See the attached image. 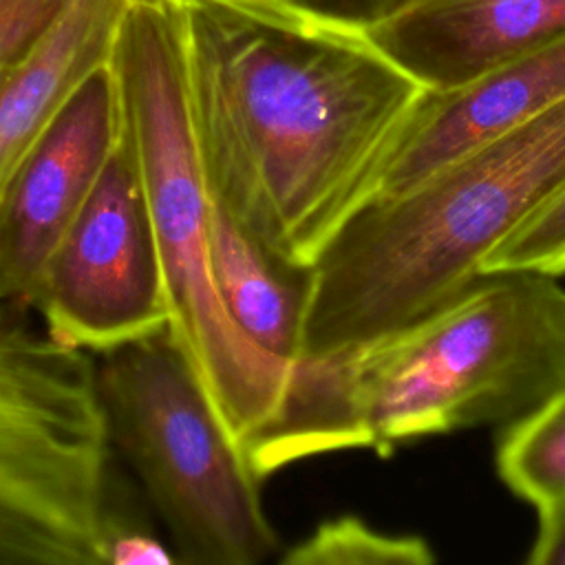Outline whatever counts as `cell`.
I'll return each instance as SVG.
<instances>
[{
  "mask_svg": "<svg viewBox=\"0 0 565 565\" xmlns=\"http://www.w3.org/2000/svg\"><path fill=\"white\" fill-rule=\"evenodd\" d=\"M210 199L278 256L313 267L375 196L422 86L360 26L285 0H177Z\"/></svg>",
  "mask_w": 565,
  "mask_h": 565,
  "instance_id": "1",
  "label": "cell"
},
{
  "mask_svg": "<svg viewBox=\"0 0 565 565\" xmlns=\"http://www.w3.org/2000/svg\"><path fill=\"white\" fill-rule=\"evenodd\" d=\"M565 386V285L541 271L479 276L384 335L289 371L274 419L245 446L263 481L324 452L508 426Z\"/></svg>",
  "mask_w": 565,
  "mask_h": 565,
  "instance_id": "2",
  "label": "cell"
},
{
  "mask_svg": "<svg viewBox=\"0 0 565 565\" xmlns=\"http://www.w3.org/2000/svg\"><path fill=\"white\" fill-rule=\"evenodd\" d=\"M563 190L565 95L413 188L369 199L313 263L302 358L384 335L446 305Z\"/></svg>",
  "mask_w": 565,
  "mask_h": 565,
  "instance_id": "3",
  "label": "cell"
},
{
  "mask_svg": "<svg viewBox=\"0 0 565 565\" xmlns=\"http://www.w3.org/2000/svg\"><path fill=\"white\" fill-rule=\"evenodd\" d=\"M108 66L159 256L168 338L245 450L278 413L291 366L260 353L214 289L210 192L192 126L181 4L126 0Z\"/></svg>",
  "mask_w": 565,
  "mask_h": 565,
  "instance_id": "4",
  "label": "cell"
},
{
  "mask_svg": "<svg viewBox=\"0 0 565 565\" xmlns=\"http://www.w3.org/2000/svg\"><path fill=\"white\" fill-rule=\"evenodd\" d=\"M110 450L141 483L177 563L256 565L278 547L260 479L168 331L95 355Z\"/></svg>",
  "mask_w": 565,
  "mask_h": 565,
  "instance_id": "5",
  "label": "cell"
},
{
  "mask_svg": "<svg viewBox=\"0 0 565 565\" xmlns=\"http://www.w3.org/2000/svg\"><path fill=\"white\" fill-rule=\"evenodd\" d=\"M113 450L95 358L7 318L0 307V501L106 565Z\"/></svg>",
  "mask_w": 565,
  "mask_h": 565,
  "instance_id": "6",
  "label": "cell"
},
{
  "mask_svg": "<svg viewBox=\"0 0 565 565\" xmlns=\"http://www.w3.org/2000/svg\"><path fill=\"white\" fill-rule=\"evenodd\" d=\"M29 309L49 338L93 358L166 329L159 256L121 126L90 196L46 258Z\"/></svg>",
  "mask_w": 565,
  "mask_h": 565,
  "instance_id": "7",
  "label": "cell"
},
{
  "mask_svg": "<svg viewBox=\"0 0 565 565\" xmlns=\"http://www.w3.org/2000/svg\"><path fill=\"white\" fill-rule=\"evenodd\" d=\"M119 132L108 60L71 93L0 199V302L29 309L57 241L90 196Z\"/></svg>",
  "mask_w": 565,
  "mask_h": 565,
  "instance_id": "8",
  "label": "cell"
},
{
  "mask_svg": "<svg viewBox=\"0 0 565 565\" xmlns=\"http://www.w3.org/2000/svg\"><path fill=\"white\" fill-rule=\"evenodd\" d=\"M422 88H452L565 38V0H397L360 26Z\"/></svg>",
  "mask_w": 565,
  "mask_h": 565,
  "instance_id": "9",
  "label": "cell"
},
{
  "mask_svg": "<svg viewBox=\"0 0 565 565\" xmlns=\"http://www.w3.org/2000/svg\"><path fill=\"white\" fill-rule=\"evenodd\" d=\"M565 95V38L452 88H424L382 170L375 196L399 194Z\"/></svg>",
  "mask_w": 565,
  "mask_h": 565,
  "instance_id": "10",
  "label": "cell"
},
{
  "mask_svg": "<svg viewBox=\"0 0 565 565\" xmlns=\"http://www.w3.org/2000/svg\"><path fill=\"white\" fill-rule=\"evenodd\" d=\"M124 4L73 0L20 60L0 71V199L71 93L108 60Z\"/></svg>",
  "mask_w": 565,
  "mask_h": 565,
  "instance_id": "11",
  "label": "cell"
},
{
  "mask_svg": "<svg viewBox=\"0 0 565 565\" xmlns=\"http://www.w3.org/2000/svg\"><path fill=\"white\" fill-rule=\"evenodd\" d=\"M210 271L234 327L267 358L294 366L302 358L313 267L291 263L210 199Z\"/></svg>",
  "mask_w": 565,
  "mask_h": 565,
  "instance_id": "12",
  "label": "cell"
},
{
  "mask_svg": "<svg viewBox=\"0 0 565 565\" xmlns=\"http://www.w3.org/2000/svg\"><path fill=\"white\" fill-rule=\"evenodd\" d=\"M494 463L501 481L536 516L565 508V386L503 426Z\"/></svg>",
  "mask_w": 565,
  "mask_h": 565,
  "instance_id": "13",
  "label": "cell"
},
{
  "mask_svg": "<svg viewBox=\"0 0 565 565\" xmlns=\"http://www.w3.org/2000/svg\"><path fill=\"white\" fill-rule=\"evenodd\" d=\"M280 561L287 565H428L435 552L422 536L386 534L358 516H338L320 523Z\"/></svg>",
  "mask_w": 565,
  "mask_h": 565,
  "instance_id": "14",
  "label": "cell"
},
{
  "mask_svg": "<svg viewBox=\"0 0 565 565\" xmlns=\"http://www.w3.org/2000/svg\"><path fill=\"white\" fill-rule=\"evenodd\" d=\"M519 269L565 274V190L521 223L481 263V276Z\"/></svg>",
  "mask_w": 565,
  "mask_h": 565,
  "instance_id": "15",
  "label": "cell"
},
{
  "mask_svg": "<svg viewBox=\"0 0 565 565\" xmlns=\"http://www.w3.org/2000/svg\"><path fill=\"white\" fill-rule=\"evenodd\" d=\"M0 565H86V561L60 532L0 501Z\"/></svg>",
  "mask_w": 565,
  "mask_h": 565,
  "instance_id": "16",
  "label": "cell"
},
{
  "mask_svg": "<svg viewBox=\"0 0 565 565\" xmlns=\"http://www.w3.org/2000/svg\"><path fill=\"white\" fill-rule=\"evenodd\" d=\"M73 0H0V71L20 60Z\"/></svg>",
  "mask_w": 565,
  "mask_h": 565,
  "instance_id": "17",
  "label": "cell"
},
{
  "mask_svg": "<svg viewBox=\"0 0 565 565\" xmlns=\"http://www.w3.org/2000/svg\"><path fill=\"white\" fill-rule=\"evenodd\" d=\"M170 563H174V554L157 536L141 530H128L126 525H117L110 532L106 565H170Z\"/></svg>",
  "mask_w": 565,
  "mask_h": 565,
  "instance_id": "18",
  "label": "cell"
},
{
  "mask_svg": "<svg viewBox=\"0 0 565 565\" xmlns=\"http://www.w3.org/2000/svg\"><path fill=\"white\" fill-rule=\"evenodd\" d=\"M307 13L349 26H366L384 15L397 0H285Z\"/></svg>",
  "mask_w": 565,
  "mask_h": 565,
  "instance_id": "19",
  "label": "cell"
},
{
  "mask_svg": "<svg viewBox=\"0 0 565 565\" xmlns=\"http://www.w3.org/2000/svg\"><path fill=\"white\" fill-rule=\"evenodd\" d=\"M536 519V534L525 561L530 565H565V508Z\"/></svg>",
  "mask_w": 565,
  "mask_h": 565,
  "instance_id": "20",
  "label": "cell"
},
{
  "mask_svg": "<svg viewBox=\"0 0 565 565\" xmlns=\"http://www.w3.org/2000/svg\"><path fill=\"white\" fill-rule=\"evenodd\" d=\"M0 307H2V302H0Z\"/></svg>",
  "mask_w": 565,
  "mask_h": 565,
  "instance_id": "21",
  "label": "cell"
}]
</instances>
